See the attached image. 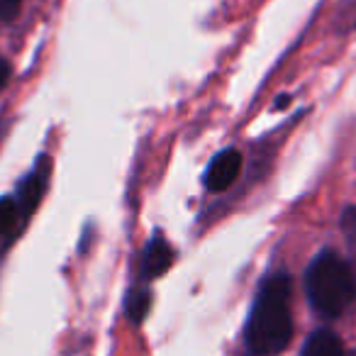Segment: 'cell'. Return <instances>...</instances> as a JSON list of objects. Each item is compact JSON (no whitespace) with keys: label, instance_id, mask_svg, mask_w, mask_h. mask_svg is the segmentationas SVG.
<instances>
[{"label":"cell","instance_id":"1","mask_svg":"<svg viewBox=\"0 0 356 356\" xmlns=\"http://www.w3.org/2000/svg\"><path fill=\"white\" fill-rule=\"evenodd\" d=\"M244 337H247V346L259 356H276L291 344V278L286 273L266 278L259 288Z\"/></svg>","mask_w":356,"mask_h":356},{"label":"cell","instance_id":"2","mask_svg":"<svg viewBox=\"0 0 356 356\" xmlns=\"http://www.w3.org/2000/svg\"><path fill=\"white\" fill-rule=\"evenodd\" d=\"M305 291L310 305L325 317H339L356 298L351 266L334 252H322L312 259L305 273Z\"/></svg>","mask_w":356,"mask_h":356},{"label":"cell","instance_id":"3","mask_svg":"<svg viewBox=\"0 0 356 356\" xmlns=\"http://www.w3.org/2000/svg\"><path fill=\"white\" fill-rule=\"evenodd\" d=\"M239 173H242V152L225 149L210 161L208 171H205V188L210 193H225L234 186Z\"/></svg>","mask_w":356,"mask_h":356},{"label":"cell","instance_id":"4","mask_svg":"<svg viewBox=\"0 0 356 356\" xmlns=\"http://www.w3.org/2000/svg\"><path fill=\"white\" fill-rule=\"evenodd\" d=\"M171 264H173V247L161 237V234H156V237L144 247V257H142L144 278L163 276V273L171 268Z\"/></svg>","mask_w":356,"mask_h":356},{"label":"cell","instance_id":"5","mask_svg":"<svg viewBox=\"0 0 356 356\" xmlns=\"http://www.w3.org/2000/svg\"><path fill=\"white\" fill-rule=\"evenodd\" d=\"M47 173H49V163H47V159H44V161H40V166H37L35 171H32L30 176L22 181V186H20V205H17L22 215H32L37 205H40L42 195H44Z\"/></svg>","mask_w":356,"mask_h":356},{"label":"cell","instance_id":"6","mask_svg":"<svg viewBox=\"0 0 356 356\" xmlns=\"http://www.w3.org/2000/svg\"><path fill=\"white\" fill-rule=\"evenodd\" d=\"M302 356H346L339 337L330 330H317L302 346Z\"/></svg>","mask_w":356,"mask_h":356},{"label":"cell","instance_id":"7","mask_svg":"<svg viewBox=\"0 0 356 356\" xmlns=\"http://www.w3.org/2000/svg\"><path fill=\"white\" fill-rule=\"evenodd\" d=\"M149 305H152V296H149V291H132L127 296V302H124V310H127V317L134 322V325H139V322L147 317L149 312Z\"/></svg>","mask_w":356,"mask_h":356},{"label":"cell","instance_id":"8","mask_svg":"<svg viewBox=\"0 0 356 356\" xmlns=\"http://www.w3.org/2000/svg\"><path fill=\"white\" fill-rule=\"evenodd\" d=\"M20 218V208L13 198L0 200V234H10Z\"/></svg>","mask_w":356,"mask_h":356},{"label":"cell","instance_id":"9","mask_svg":"<svg viewBox=\"0 0 356 356\" xmlns=\"http://www.w3.org/2000/svg\"><path fill=\"white\" fill-rule=\"evenodd\" d=\"M341 232H344L346 244H349V249L356 257V208L344 210V215H341Z\"/></svg>","mask_w":356,"mask_h":356},{"label":"cell","instance_id":"10","mask_svg":"<svg viewBox=\"0 0 356 356\" xmlns=\"http://www.w3.org/2000/svg\"><path fill=\"white\" fill-rule=\"evenodd\" d=\"M22 8V0H0V20H15L17 13H20Z\"/></svg>","mask_w":356,"mask_h":356},{"label":"cell","instance_id":"11","mask_svg":"<svg viewBox=\"0 0 356 356\" xmlns=\"http://www.w3.org/2000/svg\"><path fill=\"white\" fill-rule=\"evenodd\" d=\"M8 81H10V64H8V61L0 56V90L6 88Z\"/></svg>","mask_w":356,"mask_h":356}]
</instances>
